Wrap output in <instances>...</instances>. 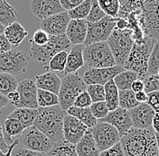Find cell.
<instances>
[{
    "label": "cell",
    "instance_id": "cell-1",
    "mask_svg": "<svg viewBox=\"0 0 159 156\" xmlns=\"http://www.w3.org/2000/svg\"><path fill=\"white\" fill-rule=\"evenodd\" d=\"M119 143L126 156H157V143L153 128L132 127L120 137Z\"/></svg>",
    "mask_w": 159,
    "mask_h": 156
},
{
    "label": "cell",
    "instance_id": "cell-2",
    "mask_svg": "<svg viewBox=\"0 0 159 156\" xmlns=\"http://www.w3.org/2000/svg\"><path fill=\"white\" fill-rule=\"evenodd\" d=\"M66 114L60 105L50 107H38V114L34 122V126L56 145L64 140L62 127L63 118Z\"/></svg>",
    "mask_w": 159,
    "mask_h": 156
},
{
    "label": "cell",
    "instance_id": "cell-3",
    "mask_svg": "<svg viewBox=\"0 0 159 156\" xmlns=\"http://www.w3.org/2000/svg\"><path fill=\"white\" fill-rule=\"evenodd\" d=\"M155 40L146 35L142 39L134 41L128 60L123 68L134 71L138 74L139 78L144 79L148 74V62Z\"/></svg>",
    "mask_w": 159,
    "mask_h": 156
},
{
    "label": "cell",
    "instance_id": "cell-4",
    "mask_svg": "<svg viewBox=\"0 0 159 156\" xmlns=\"http://www.w3.org/2000/svg\"><path fill=\"white\" fill-rule=\"evenodd\" d=\"M29 42L31 43L30 59L38 61L47 69L50 60L56 53L62 51H68L72 46L65 33L60 35H50L48 42L44 45H37L32 40Z\"/></svg>",
    "mask_w": 159,
    "mask_h": 156
},
{
    "label": "cell",
    "instance_id": "cell-5",
    "mask_svg": "<svg viewBox=\"0 0 159 156\" xmlns=\"http://www.w3.org/2000/svg\"><path fill=\"white\" fill-rule=\"evenodd\" d=\"M107 43L114 56L116 64L123 67L128 60L134 44L133 31L129 28L120 30L115 27L109 35Z\"/></svg>",
    "mask_w": 159,
    "mask_h": 156
},
{
    "label": "cell",
    "instance_id": "cell-6",
    "mask_svg": "<svg viewBox=\"0 0 159 156\" xmlns=\"http://www.w3.org/2000/svg\"><path fill=\"white\" fill-rule=\"evenodd\" d=\"M87 85L83 81L82 77L77 72L65 75L60 86L58 98L59 105L63 111H67L73 106V103L80 94L86 90Z\"/></svg>",
    "mask_w": 159,
    "mask_h": 156
},
{
    "label": "cell",
    "instance_id": "cell-7",
    "mask_svg": "<svg viewBox=\"0 0 159 156\" xmlns=\"http://www.w3.org/2000/svg\"><path fill=\"white\" fill-rule=\"evenodd\" d=\"M84 64L89 68H109L116 64V60L107 42H95L84 46Z\"/></svg>",
    "mask_w": 159,
    "mask_h": 156
},
{
    "label": "cell",
    "instance_id": "cell-8",
    "mask_svg": "<svg viewBox=\"0 0 159 156\" xmlns=\"http://www.w3.org/2000/svg\"><path fill=\"white\" fill-rule=\"evenodd\" d=\"M18 145L27 150L46 154L54 144L34 126L25 128L17 139Z\"/></svg>",
    "mask_w": 159,
    "mask_h": 156
},
{
    "label": "cell",
    "instance_id": "cell-9",
    "mask_svg": "<svg viewBox=\"0 0 159 156\" xmlns=\"http://www.w3.org/2000/svg\"><path fill=\"white\" fill-rule=\"evenodd\" d=\"M29 60V55L26 52L17 49L0 53V72L16 77L25 72Z\"/></svg>",
    "mask_w": 159,
    "mask_h": 156
},
{
    "label": "cell",
    "instance_id": "cell-10",
    "mask_svg": "<svg viewBox=\"0 0 159 156\" xmlns=\"http://www.w3.org/2000/svg\"><path fill=\"white\" fill-rule=\"evenodd\" d=\"M117 18L106 16L96 23H88L87 36L83 45H89L95 42H107L112 31L116 27Z\"/></svg>",
    "mask_w": 159,
    "mask_h": 156
},
{
    "label": "cell",
    "instance_id": "cell-11",
    "mask_svg": "<svg viewBox=\"0 0 159 156\" xmlns=\"http://www.w3.org/2000/svg\"><path fill=\"white\" fill-rule=\"evenodd\" d=\"M90 130L99 152L109 149L120 140L118 130L109 123L98 121L96 126L90 128Z\"/></svg>",
    "mask_w": 159,
    "mask_h": 156
},
{
    "label": "cell",
    "instance_id": "cell-12",
    "mask_svg": "<svg viewBox=\"0 0 159 156\" xmlns=\"http://www.w3.org/2000/svg\"><path fill=\"white\" fill-rule=\"evenodd\" d=\"M124 69H125L119 65L109 68H89L84 72L82 78L86 85L99 84L104 86L109 81L113 80V78Z\"/></svg>",
    "mask_w": 159,
    "mask_h": 156
},
{
    "label": "cell",
    "instance_id": "cell-13",
    "mask_svg": "<svg viewBox=\"0 0 159 156\" xmlns=\"http://www.w3.org/2000/svg\"><path fill=\"white\" fill-rule=\"evenodd\" d=\"M37 87L35 81L26 78L18 83L16 91L19 94V105L17 107H28L33 109L38 108L37 103Z\"/></svg>",
    "mask_w": 159,
    "mask_h": 156
},
{
    "label": "cell",
    "instance_id": "cell-14",
    "mask_svg": "<svg viewBox=\"0 0 159 156\" xmlns=\"http://www.w3.org/2000/svg\"><path fill=\"white\" fill-rule=\"evenodd\" d=\"M70 21V18L68 12L63 11L42 20L40 29L44 31L49 35H60L65 33Z\"/></svg>",
    "mask_w": 159,
    "mask_h": 156
},
{
    "label": "cell",
    "instance_id": "cell-15",
    "mask_svg": "<svg viewBox=\"0 0 159 156\" xmlns=\"http://www.w3.org/2000/svg\"><path fill=\"white\" fill-rule=\"evenodd\" d=\"M88 129L89 128L83 123H81L80 120L72 116L66 114L63 118V138L66 142L71 145H75L81 139V137L84 136Z\"/></svg>",
    "mask_w": 159,
    "mask_h": 156
},
{
    "label": "cell",
    "instance_id": "cell-16",
    "mask_svg": "<svg viewBox=\"0 0 159 156\" xmlns=\"http://www.w3.org/2000/svg\"><path fill=\"white\" fill-rule=\"evenodd\" d=\"M98 121L106 122L112 125L119 132L120 137L125 135L129 130L133 127L132 119L129 110L118 107L113 111H109L108 116Z\"/></svg>",
    "mask_w": 159,
    "mask_h": 156
},
{
    "label": "cell",
    "instance_id": "cell-17",
    "mask_svg": "<svg viewBox=\"0 0 159 156\" xmlns=\"http://www.w3.org/2000/svg\"><path fill=\"white\" fill-rule=\"evenodd\" d=\"M129 111L133 127L139 129L152 128V120L156 112L148 103H139L137 107Z\"/></svg>",
    "mask_w": 159,
    "mask_h": 156
},
{
    "label": "cell",
    "instance_id": "cell-18",
    "mask_svg": "<svg viewBox=\"0 0 159 156\" xmlns=\"http://www.w3.org/2000/svg\"><path fill=\"white\" fill-rule=\"evenodd\" d=\"M30 9L36 17L42 20L64 11L60 0H32Z\"/></svg>",
    "mask_w": 159,
    "mask_h": 156
},
{
    "label": "cell",
    "instance_id": "cell-19",
    "mask_svg": "<svg viewBox=\"0 0 159 156\" xmlns=\"http://www.w3.org/2000/svg\"><path fill=\"white\" fill-rule=\"evenodd\" d=\"M88 22L85 19H70L65 34L71 45L83 44L87 36Z\"/></svg>",
    "mask_w": 159,
    "mask_h": 156
},
{
    "label": "cell",
    "instance_id": "cell-20",
    "mask_svg": "<svg viewBox=\"0 0 159 156\" xmlns=\"http://www.w3.org/2000/svg\"><path fill=\"white\" fill-rule=\"evenodd\" d=\"M83 44L73 45L68 53L66 66L63 70L64 75L70 73H74L78 69L84 66V60H83Z\"/></svg>",
    "mask_w": 159,
    "mask_h": 156
},
{
    "label": "cell",
    "instance_id": "cell-21",
    "mask_svg": "<svg viewBox=\"0 0 159 156\" xmlns=\"http://www.w3.org/2000/svg\"><path fill=\"white\" fill-rule=\"evenodd\" d=\"M61 79L54 71H47L43 74L37 75L35 77V85L37 88L47 90L56 95L59 93Z\"/></svg>",
    "mask_w": 159,
    "mask_h": 156
},
{
    "label": "cell",
    "instance_id": "cell-22",
    "mask_svg": "<svg viewBox=\"0 0 159 156\" xmlns=\"http://www.w3.org/2000/svg\"><path fill=\"white\" fill-rule=\"evenodd\" d=\"M78 156H99V150L92 136L91 130L89 128L81 139L75 145Z\"/></svg>",
    "mask_w": 159,
    "mask_h": 156
},
{
    "label": "cell",
    "instance_id": "cell-23",
    "mask_svg": "<svg viewBox=\"0 0 159 156\" xmlns=\"http://www.w3.org/2000/svg\"><path fill=\"white\" fill-rule=\"evenodd\" d=\"M2 125L4 138L8 146L16 141V140L19 138L21 134L25 130V128L19 121L12 117H7V119L4 121Z\"/></svg>",
    "mask_w": 159,
    "mask_h": 156
},
{
    "label": "cell",
    "instance_id": "cell-24",
    "mask_svg": "<svg viewBox=\"0 0 159 156\" xmlns=\"http://www.w3.org/2000/svg\"><path fill=\"white\" fill-rule=\"evenodd\" d=\"M4 34L11 45L18 46L27 36L28 32L25 29V27L20 23L16 21L5 27Z\"/></svg>",
    "mask_w": 159,
    "mask_h": 156
},
{
    "label": "cell",
    "instance_id": "cell-25",
    "mask_svg": "<svg viewBox=\"0 0 159 156\" xmlns=\"http://www.w3.org/2000/svg\"><path fill=\"white\" fill-rule=\"evenodd\" d=\"M37 114H38V108L33 109L28 107H16L11 114L8 115L7 117L16 118L25 129L27 127L34 126V122L35 120Z\"/></svg>",
    "mask_w": 159,
    "mask_h": 156
},
{
    "label": "cell",
    "instance_id": "cell-26",
    "mask_svg": "<svg viewBox=\"0 0 159 156\" xmlns=\"http://www.w3.org/2000/svg\"><path fill=\"white\" fill-rule=\"evenodd\" d=\"M66 113L70 116H72L75 118H77L88 128H92L98 123V119H96L93 117L92 113L90 112L89 107L81 108V107H76L72 106L66 111Z\"/></svg>",
    "mask_w": 159,
    "mask_h": 156
},
{
    "label": "cell",
    "instance_id": "cell-27",
    "mask_svg": "<svg viewBox=\"0 0 159 156\" xmlns=\"http://www.w3.org/2000/svg\"><path fill=\"white\" fill-rule=\"evenodd\" d=\"M105 103L109 111H113L119 107V88L113 80H110L104 85Z\"/></svg>",
    "mask_w": 159,
    "mask_h": 156
},
{
    "label": "cell",
    "instance_id": "cell-28",
    "mask_svg": "<svg viewBox=\"0 0 159 156\" xmlns=\"http://www.w3.org/2000/svg\"><path fill=\"white\" fill-rule=\"evenodd\" d=\"M18 17L16 9L6 0H0V24L5 27L16 22Z\"/></svg>",
    "mask_w": 159,
    "mask_h": 156
},
{
    "label": "cell",
    "instance_id": "cell-29",
    "mask_svg": "<svg viewBox=\"0 0 159 156\" xmlns=\"http://www.w3.org/2000/svg\"><path fill=\"white\" fill-rule=\"evenodd\" d=\"M138 78L139 76L136 72L129 69H124L113 78V81L119 90H128L131 89L132 83Z\"/></svg>",
    "mask_w": 159,
    "mask_h": 156
},
{
    "label": "cell",
    "instance_id": "cell-30",
    "mask_svg": "<svg viewBox=\"0 0 159 156\" xmlns=\"http://www.w3.org/2000/svg\"><path fill=\"white\" fill-rule=\"evenodd\" d=\"M45 156H78V154L74 145L62 140L61 142L54 145L52 149Z\"/></svg>",
    "mask_w": 159,
    "mask_h": 156
},
{
    "label": "cell",
    "instance_id": "cell-31",
    "mask_svg": "<svg viewBox=\"0 0 159 156\" xmlns=\"http://www.w3.org/2000/svg\"><path fill=\"white\" fill-rule=\"evenodd\" d=\"M18 82L15 76L0 72V93L4 96H7L10 92L16 91Z\"/></svg>",
    "mask_w": 159,
    "mask_h": 156
},
{
    "label": "cell",
    "instance_id": "cell-32",
    "mask_svg": "<svg viewBox=\"0 0 159 156\" xmlns=\"http://www.w3.org/2000/svg\"><path fill=\"white\" fill-rule=\"evenodd\" d=\"M37 103L39 107H50L59 105L58 95L43 89H37Z\"/></svg>",
    "mask_w": 159,
    "mask_h": 156
},
{
    "label": "cell",
    "instance_id": "cell-33",
    "mask_svg": "<svg viewBox=\"0 0 159 156\" xmlns=\"http://www.w3.org/2000/svg\"><path fill=\"white\" fill-rule=\"evenodd\" d=\"M139 103L135 97V92L131 89L119 90V107L127 110H130L137 107Z\"/></svg>",
    "mask_w": 159,
    "mask_h": 156
},
{
    "label": "cell",
    "instance_id": "cell-34",
    "mask_svg": "<svg viewBox=\"0 0 159 156\" xmlns=\"http://www.w3.org/2000/svg\"><path fill=\"white\" fill-rule=\"evenodd\" d=\"M99 6L106 16L117 18L119 17L120 10V2L119 0H97Z\"/></svg>",
    "mask_w": 159,
    "mask_h": 156
},
{
    "label": "cell",
    "instance_id": "cell-35",
    "mask_svg": "<svg viewBox=\"0 0 159 156\" xmlns=\"http://www.w3.org/2000/svg\"><path fill=\"white\" fill-rule=\"evenodd\" d=\"M68 57V52L67 51H62L56 53L52 58L50 60L49 64H48V69L51 71H60L63 72L65 66H66V61Z\"/></svg>",
    "mask_w": 159,
    "mask_h": 156
},
{
    "label": "cell",
    "instance_id": "cell-36",
    "mask_svg": "<svg viewBox=\"0 0 159 156\" xmlns=\"http://www.w3.org/2000/svg\"><path fill=\"white\" fill-rule=\"evenodd\" d=\"M159 69V42L155 41L148 62V74L155 75Z\"/></svg>",
    "mask_w": 159,
    "mask_h": 156
},
{
    "label": "cell",
    "instance_id": "cell-37",
    "mask_svg": "<svg viewBox=\"0 0 159 156\" xmlns=\"http://www.w3.org/2000/svg\"><path fill=\"white\" fill-rule=\"evenodd\" d=\"M91 7V0H85L77 7L67 11L70 19H85Z\"/></svg>",
    "mask_w": 159,
    "mask_h": 156
},
{
    "label": "cell",
    "instance_id": "cell-38",
    "mask_svg": "<svg viewBox=\"0 0 159 156\" xmlns=\"http://www.w3.org/2000/svg\"><path fill=\"white\" fill-rule=\"evenodd\" d=\"M86 91L89 93L92 103L105 101V89L103 85H99V84L87 85Z\"/></svg>",
    "mask_w": 159,
    "mask_h": 156
},
{
    "label": "cell",
    "instance_id": "cell-39",
    "mask_svg": "<svg viewBox=\"0 0 159 156\" xmlns=\"http://www.w3.org/2000/svg\"><path fill=\"white\" fill-rule=\"evenodd\" d=\"M106 16V14L102 11L99 6V3L97 0H91V7L89 10L88 16L85 20L88 23H96Z\"/></svg>",
    "mask_w": 159,
    "mask_h": 156
},
{
    "label": "cell",
    "instance_id": "cell-40",
    "mask_svg": "<svg viewBox=\"0 0 159 156\" xmlns=\"http://www.w3.org/2000/svg\"><path fill=\"white\" fill-rule=\"evenodd\" d=\"M89 109H90V112L92 113L93 117L98 120L103 119L104 117H107L109 112L105 101L92 103L91 106L89 107Z\"/></svg>",
    "mask_w": 159,
    "mask_h": 156
},
{
    "label": "cell",
    "instance_id": "cell-41",
    "mask_svg": "<svg viewBox=\"0 0 159 156\" xmlns=\"http://www.w3.org/2000/svg\"><path fill=\"white\" fill-rule=\"evenodd\" d=\"M143 82H144V91H146L147 93L159 91V76L157 74L148 75L143 79Z\"/></svg>",
    "mask_w": 159,
    "mask_h": 156
},
{
    "label": "cell",
    "instance_id": "cell-42",
    "mask_svg": "<svg viewBox=\"0 0 159 156\" xmlns=\"http://www.w3.org/2000/svg\"><path fill=\"white\" fill-rule=\"evenodd\" d=\"M91 104H92V101H91V98L89 97V93L86 90H84L76 98L74 103H73V106L76 107L85 108V107H90Z\"/></svg>",
    "mask_w": 159,
    "mask_h": 156
},
{
    "label": "cell",
    "instance_id": "cell-43",
    "mask_svg": "<svg viewBox=\"0 0 159 156\" xmlns=\"http://www.w3.org/2000/svg\"><path fill=\"white\" fill-rule=\"evenodd\" d=\"M99 156H126L120 143H117L109 149L99 153Z\"/></svg>",
    "mask_w": 159,
    "mask_h": 156
},
{
    "label": "cell",
    "instance_id": "cell-44",
    "mask_svg": "<svg viewBox=\"0 0 159 156\" xmlns=\"http://www.w3.org/2000/svg\"><path fill=\"white\" fill-rule=\"evenodd\" d=\"M11 156H45V154L27 150L25 148L21 147L17 144L16 146L14 147V149L12 151V154H11Z\"/></svg>",
    "mask_w": 159,
    "mask_h": 156
},
{
    "label": "cell",
    "instance_id": "cell-45",
    "mask_svg": "<svg viewBox=\"0 0 159 156\" xmlns=\"http://www.w3.org/2000/svg\"><path fill=\"white\" fill-rule=\"evenodd\" d=\"M49 37L50 35L47 33H45V32L43 31V30L39 29L36 30V31L34 32V35H33V38L31 40H32L35 44H37V45H44L45 43L48 42Z\"/></svg>",
    "mask_w": 159,
    "mask_h": 156
},
{
    "label": "cell",
    "instance_id": "cell-46",
    "mask_svg": "<svg viewBox=\"0 0 159 156\" xmlns=\"http://www.w3.org/2000/svg\"><path fill=\"white\" fill-rule=\"evenodd\" d=\"M147 103L153 108L155 112L159 113V91L148 93Z\"/></svg>",
    "mask_w": 159,
    "mask_h": 156
},
{
    "label": "cell",
    "instance_id": "cell-47",
    "mask_svg": "<svg viewBox=\"0 0 159 156\" xmlns=\"http://www.w3.org/2000/svg\"><path fill=\"white\" fill-rule=\"evenodd\" d=\"M85 0H60L61 5L64 11H70L77 7L81 3H83Z\"/></svg>",
    "mask_w": 159,
    "mask_h": 156
},
{
    "label": "cell",
    "instance_id": "cell-48",
    "mask_svg": "<svg viewBox=\"0 0 159 156\" xmlns=\"http://www.w3.org/2000/svg\"><path fill=\"white\" fill-rule=\"evenodd\" d=\"M11 44L10 42L7 41V39L6 38L5 34L2 33L0 35V53H3V52H6L7 51L11 50Z\"/></svg>",
    "mask_w": 159,
    "mask_h": 156
},
{
    "label": "cell",
    "instance_id": "cell-49",
    "mask_svg": "<svg viewBox=\"0 0 159 156\" xmlns=\"http://www.w3.org/2000/svg\"><path fill=\"white\" fill-rule=\"evenodd\" d=\"M7 98L8 99L9 103H11L12 105H14L15 107H18L20 98L19 94H18V92H17L16 90V91H13V92H10L9 94L7 96Z\"/></svg>",
    "mask_w": 159,
    "mask_h": 156
},
{
    "label": "cell",
    "instance_id": "cell-50",
    "mask_svg": "<svg viewBox=\"0 0 159 156\" xmlns=\"http://www.w3.org/2000/svg\"><path fill=\"white\" fill-rule=\"evenodd\" d=\"M9 146L7 145V144L5 141L4 138V134H3V125L0 122V150L2 153H7L8 151Z\"/></svg>",
    "mask_w": 159,
    "mask_h": 156
},
{
    "label": "cell",
    "instance_id": "cell-51",
    "mask_svg": "<svg viewBox=\"0 0 159 156\" xmlns=\"http://www.w3.org/2000/svg\"><path fill=\"white\" fill-rule=\"evenodd\" d=\"M131 90L134 91L135 93H137V92H139V91L144 90V82H143V80L140 79V78L136 79V80L132 83V85H131Z\"/></svg>",
    "mask_w": 159,
    "mask_h": 156
},
{
    "label": "cell",
    "instance_id": "cell-52",
    "mask_svg": "<svg viewBox=\"0 0 159 156\" xmlns=\"http://www.w3.org/2000/svg\"><path fill=\"white\" fill-rule=\"evenodd\" d=\"M135 97L139 103H147L148 101V93L144 90L135 93Z\"/></svg>",
    "mask_w": 159,
    "mask_h": 156
},
{
    "label": "cell",
    "instance_id": "cell-53",
    "mask_svg": "<svg viewBox=\"0 0 159 156\" xmlns=\"http://www.w3.org/2000/svg\"><path fill=\"white\" fill-rule=\"evenodd\" d=\"M116 28L120 30H124L128 28V21L125 18H122V17H117Z\"/></svg>",
    "mask_w": 159,
    "mask_h": 156
},
{
    "label": "cell",
    "instance_id": "cell-54",
    "mask_svg": "<svg viewBox=\"0 0 159 156\" xmlns=\"http://www.w3.org/2000/svg\"><path fill=\"white\" fill-rule=\"evenodd\" d=\"M152 128L155 133L159 134V113H155L153 120H152Z\"/></svg>",
    "mask_w": 159,
    "mask_h": 156
},
{
    "label": "cell",
    "instance_id": "cell-55",
    "mask_svg": "<svg viewBox=\"0 0 159 156\" xmlns=\"http://www.w3.org/2000/svg\"><path fill=\"white\" fill-rule=\"evenodd\" d=\"M8 104H9V101H8L7 98L0 93V109L6 107Z\"/></svg>",
    "mask_w": 159,
    "mask_h": 156
},
{
    "label": "cell",
    "instance_id": "cell-56",
    "mask_svg": "<svg viewBox=\"0 0 159 156\" xmlns=\"http://www.w3.org/2000/svg\"><path fill=\"white\" fill-rule=\"evenodd\" d=\"M18 144V141L17 140H16L11 145H9V148H8V151L7 152V153H0V156H11V154H12V151H13V149H14V147L16 146V145Z\"/></svg>",
    "mask_w": 159,
    "mask_h": 156
},
{
    "label": "cell",
    "instance_id": "cell-57",
    "mask_svg": "<svg viewBox=\"0 0 159 156\" xmlns=\"http://www.w3.org/2000/svg\"><path fill=\"white\" fill-rule=\"evenodd\" d=\"M156 134V139H157V151H158V154H157V156H159V134Z\"/></svg>",
    "mask_w": 159,
    "mask_h": 156
},
{
    "label": "cell",
    "instance_id": "cell-58",
    "mask_svg": "<svg viewBox=\"0 0 159 156\" xmlns=\"http://www.w3.org/2000/svg\"><path fill=\"white\" fill-rule=\"evenodd\" d=\"M4 30H5V26H4L3 25L0 24V35H1L2 33H4Z\"/></svg>",
    "mask_w": 159,
    "mask_h": 156
},
{
    "label": "cell",
    "instance_id": "cell-59",
    "mask_svg": "<svg viewBox=\"0 0 159 156\" xmlns=\"http://www.w3.org/2000/svg\"><path fill=\"white\" fill-rule=\"evenodd\" d=\"M157 74L159 76V69H158V70H157Z\"/></svg>",
    "mask_w": 159,
    "mask_h": 156
},
{
    "label": "cell",
    "instance_id": "cell-60",
    "mask_svg": "<svg viewBox=\"0 0 159 156\" xmlns=\"http://www.w3.org/2000/svg\"><path fill=\"white\" fill-rule=\"evenodd\" d=\"M0 153H1V150H0Z\"/></svg>",
    "mask_w": 159,
    "mask_h": 156
}]
</instances>
